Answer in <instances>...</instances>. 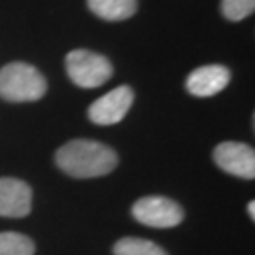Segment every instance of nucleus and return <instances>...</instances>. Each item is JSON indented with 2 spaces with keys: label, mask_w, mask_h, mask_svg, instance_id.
<instances>
[{
  "label": "nucleus",
  "mask_w": 255,
  "mask_h": 255,
  "mask_svg": "<svg viewBox=\"0 0 255 255\" xmlns=\"http://www.w3.org/2000/svg\"><path fill=\"white\" fill-rule=\"evenodd\" d=\"M55 163L72 178H99L118 166V155L95 140H72L57 151Z\"/></svg>",
  "instance_id": "nucleus-1"
},
{
  "label": "nucleus",
  "mask_w": 255,
  "mask_h": 255,
  "mask_svg": "<svg viewBox=\"0 0 255 255\" xmlns=\"http://www.w3.org/2000/svg\"><path fill=\"white\" fill-rule=\"evenodd\" d=\"M47 91L46 78L27 63H9L0 70V97L9 102H32Z\"/></svg>",
  "instance_id": "nucleus-2"
},
{
  "label": "nucleus",
  "mask_w": 255,
  "mask_h": 255,
  "mask_svg": "<svg viewBox=\"0 0 255 255\" xmlns=\"http://www.w3.org/2000/svg\"><path fill=\"white\" fill-rule=\"evenodd\" d=\"M66 72L76 85L83 89L101 87L114 74V66L108 57L93 53L89 49H74L66 55Z\"/></svg>",
  "instance_id": "nucleus-3"
},
{
  "label": "nucleus",
  "mask_w": 255,
  "mask_h": 255,
  "mask_svg": "<svg viewBox=\"0 0 255 255\" xmlns=\"http://www.w3.org/2000/svg\"><path fill=\"white\" fill-rule=\"evenodd\" d=\"M132 216L147 227L170 229L183 221V208L166 197H144L132 204Z\"/></svg>",
  "instance_id": "nucleus-4"
},
{
  "label": "nucleus",
  "mask_w": 255,
  "mask_h": 255,
  "mask_svg": "<svg viewBox=\"0 0 255 255\" xmlns=\"http://www.w3.org/2000/svg\"><path fill=\"white\" fill-rule=\"evenodd\" d=\"M214 161L221 170L233 176L246 178V180L255 178V151L248 144L221 142L214 149Z\"/></svg>",
  "instance_id": "nucleus-5"
},
{
  "label": "nucleus",
  "mask_w": 255,
  "mask_h": 255,
  "mask_svg": "<svg viewBox=\"0 0 255 255\" xmlns=\"http://www.w3.org/2000/svg\"><path fill=\"white\" fill-rule=\"evenodd\" d=\"M132 101H134L132 89L127 85H121L93 102L89 108V119L97 125H116L127 116Z\"/></svg>",
  "instance_id": "nucleus-6"
},
{
  "label": "nucleus",
  "mask_w": 255,
  "mask_h": 255,
  "mask_svg": "<svg viewBox=\"0 0 255 255\" xmlns=\"http://www.w3.org/2000/svg\"><path fill=\"white\" fill-rule=\"evenodd\" d=\"M32 208V191L17 178H0V216L25 218Z\"/></svg>",
  "instance_id": "nucleus-7"
},
{
  "label": "nucleus",
  "mask_w": 255,
  "mask_h": 255,
  "mask_svg": "<svg viewBox=\"0 0 255 255\" xmlns=\"http://www.w3.org/2000/svg\"><path fill=\"white\" fill-rule=\"evenodd\" d=\"M231 82L229 68L221 64H208L193 70L187 76L185 87L195 97H214L219 91H223Z\"/></svg>",
  "instance_id": "nucleus-8"
},
{
  "label": "nucleus",
  "mask_w": 255,
  "mask_h": 255,
  "mask_svg": "<svg viewBox=\"0 0 255 255\" xmlns=\"http://www.w3.org/2000/svg\"><path fill=\"white\" fill-rule=\"evenodd\" d=\"M95 15L106 21H123L136 13L138 0H87Z\"/></svg>",
  "instance_id": "nucleus-9"
},
{
  "label": "nucleus",
  "mask_w": 255,
  "mask_h": 255,
  "mask_svg": "<svg viewBox=\"0 0 255 255\" xmlns=\"http://www.w3.org/2000/svg\"><path fill=\"white\" fill-rule=\"evenodd\" d=\"M114 255H168L161 246L146 238L127 237L114 246Z\"/></svg>",
  "instance_id": "nucleus-10"
},
{
  "label": "nucleus",
  "mask_w": 255,
  "mask_h": 255,
  "mask_svg": "<svg viewBox=\"0 0 255 255\" xmlns=\"http://www.w3.org/2000/svg\"><path fill=\"white\" fill-rule=\"evenodd\" d=\"M34 242L19 233H0V255H34Z\"/></svg>",
  "instance_id": "nucleus-11"
},
{
  "label": "nucleus",
  "mask_w": 255,
  "mask_h": 255,
  "mask_svg": "<svg viewBox=\"0 0 255 255\" xmlns=\"http://www.w3.org/2000/svg\"><path fill=\"white\" fill-rule=\"evenodd\" d=\"M255 9V0H221V13L229 21H242L252 15Z\"/></svg>",
  "instance_id": "nucleus-12"
},
{
  "label": "nucleus",
  "mask_w": 255,
  "mask_h": 255,
  "mask_svg": "<svg viewBox=\"0 0 255 255\" xmlns=\"http://www.w3.org/2000/svg\"><path fill=\"white\" fill-rule=\"evenodd\" d=\"M248 212H250V218L255 219V202L254 201L248 204Z\"/></svg>",
  "instance_id": "nucleus-13"
}]
</instances>
